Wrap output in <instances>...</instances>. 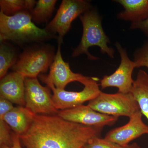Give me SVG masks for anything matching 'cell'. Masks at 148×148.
Instances as JSON below:
<instances>
[{
  "instance_id": "obj_15",
  "label": "cell",
  "mask_w": 148,
  "mask_h": 148,
  "mask_svg": "<svg viewBox=\"0 0 148 148\" xmlns=\"http://www.w3.org/2000/svg\"><path fill=\"white\" fill-rule=\"evenodd\" d=\"M35 114L25 107H14L4 116L2 119L18 135H23L32 125Z\"/></svg>"
},
{
  "instance_id": "obj_18",
  "label": "cell",
  "mask_w": 148,
  "mask_h": 148,
  "mask_svg": "<svg viewBox=\"0 0 148 148\" xmlns=\"http://www.w3.org/2000/svg\"><path fill=\"white\" fill-rule=\"evenodd\" d=\"M18 56L15 49L10 45L1 42L0 45V78L7 74L8 71L16 64Z\"/></svg>"
},
{
  "instance_id": "obj_7",
  "label": "cell",
  "mask_w": 148,
  "mask_h": 148,
  "mask_svg": "<svg viewBox=\"0 0 148 148\" xmlns=\"http://www.w3.org/2000/svg\"><path fill=\"white\" fill-rule=\"evenodd\" d=\"M42 81L47 85L52 90V99L56 110H62L71 109L83 105L85 102L95 99L101 92L98 84L99 79L84 86L83 89L79 92L66 91L57 89L46 75H40Z\"/></svg>"
},
{
  "instance_id": "obj_20",
  "label": "cell",
  "mask_w": 148,
  "mask_h": 148,
  "mask_svg": "<svg viewBox=\"0 0 148 148\" xmlns=\"http://www.w3.org/2000/svg\"><path fill=\"white\" fill-rule=\"evenodd\" d=\"M133 56L136 68L146 67L148 69V40L135 51Z\"/></svg>"
},
{
  "instance_id": "obj_4",
  "label": "cell",
  "mask_w": 148,
  "mask_h": 148,
  "mask_svg": "<svg viewBox=\"0 0 148 148\" xmlns=\"http://www.w3.org/2000/svg\"><path fill=\"white\" fill-rule=\"evenodd\" d=\"M55 55L52 46L42 43H36L24 49L18 56L12 69L25 78H37L50 68Z\"/></svg>"
},
{
  "instance_id": "obj_13",
  "label": "cell",
  "mask_w": 148,
  "mask_h": 148,
  "mask_svg": "<svg viewBox=\"0 0 148 148\" xmlns=\"http://www.w3.org/2000/svg\"><path fill=\"white\" fill-rule=\"evenodd\" d=\"M25 77L13 71L7 74L0 82V97L20 106H25Z\"/></svg>"
},
{
  "instance_id": "obj_11",
  "label": "cell",
  "mask_w": 148,
  "mask_h": 148,
  "mask_svg": "<svg viewBox=\"0 0 148 148\" xmlns=\"http://www.w3.org/2000/svg\"><path fill=\"white\" fill-rule=\"evenodd\" d=\"M61 43H58V49L55 58L51 66L49 73L46 75L47 78L53 84L56 88L65 90L70 83L77 82L84 86L98 79L96 77H86L82 74L72 71L69 63L63 60L61 53Z\"/></svg>"
},
{
  "instance_id": "obj_8",
  "label": "cell",
  "mask_w": 148,
  "mask_h": 148,
  "mask_svg": "<svg viewBox=\"0 0 148 148\" xmlns=\"http://www.w3.org/2000/svg\"><path fill=\"white\" fill-rule=\"evenodd\" d=\"M25 87L26 108L36 114H57L49 87L42 86L37 78H26Z\"/></svg>"
},
{
  "instance_id": "obj_23",
  "label": "cell",
  "mask_w": 148,
  "mask_h": 148,
  "mask_svg": "<svg viewBox=\"0 0 148 148\" xmlns=\"http://www.w3.org/2000/svg\"><path fill=\"white\" fill-rule=\"evenodd\" d=\"M14 108L12 103L0 97V119H2L4 116Z\"/></svg>"
},
{
  "instance_id": "obj_16",
  "label": "cell",
  "mask_w": 148,
  "mask_h": 148,
  "mask_svg": "<svg viewBox=\"0 0 148 148\" xmlns=\"http://www.w3.org/2000/svg\"><path fill=\"white\" fill-rule=\"evenodd\" d=\"M140 112L148 121V73L139 70L131 91Z\"/></svg>"
},
{
  "instance_id": "obj_5",
  "label": "cell",
  "mask_w": 148,
  "mask_h": 148,
  "mask_svg": "<svg viewBox=\"0 0 148 148\" xmlns=\"http://www.w3.org/2000/svg\"><path fill=\"white\" fill-rule=\"evenodd\" d=\"M87 106L98 112L118 118L124 116L129 118L140 111L131 92L110 94L101 91L96 98L89 101Z\"/></svg>"
},
{
  "instance_id": "obj_2",
  "label": "cell",
  "mask_w": 148,
  "mask_h": 148,
  "mask_svg": "<svg viewBox=\"0 0 148 148\" xmlns=\"http://www.w3.org/2000/svg\"><path fill=\"white\" fill-rule=\"evenodd\" d=\"M58 36L49 33L45 28L37 27L32 20L31 12H21L7 16L0 12V41L10 40L20 45L38 43Z\"/></svg>"
},
{
  "instance_id": "obj_12",
  "label": "cell",
  "mask_w": 148,
  "mask_h": 148,
  "mask_svg": "<svg viewBox=\"0 0 148 148\" xmlns=\"http://www.w3.org/2000/svg\"><path fill=\"white\" fill-rule=\"evenodd\" d=\"M143 116L140 111H138L129 118L126 124L109 131L105 139L125 147L133 140L148 134V125L143 121Z\"/></svg>"
},
{
  "instance_id": "obj_19",
  "label": "cell",
  "mask_w": 148,
  "mask_h": 148,
  "mask_svg": "<svg viewBox=\"0 0 148 148\" xmlns=\"http://www.w3.org/2000/svg\"><path fill=\"white\" fill-rule=\"evenodd\" d=\"M36 3L34 0H1V12L8 16L24 11L31 12Z\"/></svg>"
},
{
  "instance_id": "obj_26",
  "label": "cell",
  "mask_w": 148,
  "mask_h": 148,
  "mask_svg": "<svg viewBox=\"0 0 148 148\" xmlns=\"http://www.w3.org/2000/svg\"><path fill=\"white\" fill-rule=\"evenodd\" d=\"M124 148H141L137 143H134L132 144H130Z\"/></svg>"
},
{
  "instance_id": "obj_9",
  "label": "cell",
  "mask_w": 148,
  "mask_h": 148,
  "mask_svg": "<svg viewBox=\"0 0 148 148\" xmlns=\"http://www.w3.org/2000/svg\"><path fill=\"white\" fill-rule=\"evenodd\" d=\"M115 46L120 56V64L113 73L104 76L100 86L102 89L114 87L118 88V92L129 93L131 92L134 82L132 76L133 70L136 68L135 63L130 59L126 49L118 42H116Z\"/></svg>"
},
{
  "instance_id": "obj_10",
  "label": "cell",
  "mask_w": 148,
  "mask_h": 148,
  "mask_svg": "<svg viewBox=\"0 0 148 148\" xmlns=\"http://www.w3.org/2000/svg\"><path fill=\"white\" fill-rule=\"evenodd\" d=\"M57 116L67 121L103 129L105 126L113 125L119 118L98 112L89 106L83 105L58 111Z\"/></svg>"
},
{
  "instance_id": "obj_22",
  "label": "cell",
  "mask_w": 148,
  "mask_h": 148,
  "mask_svg": "<svg viewBox=\"0 0 148 148\" xmlns=\"http://www.w3.org/2000/svg\"><path fill=\"white\" fill-rule=\"evenodd\" d=\"M13 144L10 127L3 120H0V145L11 147Z\"/></svg>"
},
{
  "instance_id": "obj_1",
  "label": "cell",
  "mask_w": 148,
  "mask_h": 148,
  "mask_svg": "<svg viewBox=\"0 0 148 148\" xmlns=\"http://www.w3.org/2000/svg\"><path fill=\"white\" fill-rule=\"evenodd\" d=\"M103 128L67 121L57 116L35 114L32 125L19 135L26 148H83Z\"/></svg>"
},
{
  "instance_id": "obj_3",
  "label": "cell",
  "mask_w": 148,
  "mask_h": 148,
  "mask_svg": "<svg viewBox=\"0 0 148 148\" xmlns=\"http://www.w3.org/2000/svg\"><path fill=\"white\" fill-rule=\"evenodd\" d=\"M79 17L82 24V36L79 45L73 51L72 57L75 58L85 54L89 60H98V57L88 52L89 48L96 46L100 48L101 53L114 58L115 50L108 45L110 41L103 30L102 18L97 10L91 9Z\"/></svg>"
},
{
  "instance_id": "obj_24",
  "label": "cell",
  "mask_w": 148,
  "mask_h": 148,
  "mask_svg": "<svg viewBox=\"0 0 148 148\" xmlns=\"http://www.w3.org/2000/svg\"><path fill=\"white\" fill-rule=\"evenodd\" d=\"M130 29H139L143 32L148 40V18L145 21L131 23Z\"/></svg>"
},
{
  "instance_id": "obj_14",
  "label": "cell",
  "mask_w": 148,
  "mask_h": 148,
  "mask_svg": "<svg viewBox=\"0 0 148 148\" xmlns=\"http://www.w3.org/2000/svg\"><path fill=\"white\" fill-rule=\"evenodd\" d=\"M124 10L117 14L120 20L133 22L145 21L148 18V0H115Z\"/></svg>"
},
{
  "instance_id": "obj_21",
  "label": "cell",
  "mask_w": 148,
  "mask_h": 148,
  "mask_svg": "<svg viewBox=\"0 0 148 148\" xmlns=\"http://www.w3.org/2000/svg\"><path fill=\"white\" fill-rule=\"evenodd\" d=\"M83 148H124L115 143L100 138V136L93 137L88 140Z\"/></svg>"
},
{
  "instance_id": "obj_6",
  "label": "cell",
  "mask_w": 148,
  "mask_h": 148,
  "mask_svg": "<svg viewBox=\"0 0 148 148\" xmlns=\"http://www.w3.org/2000/svg\"><path fill=\"white\" fill-rule=\"evenodd\" d=\"M92 8L90 1L63 0L54 18L45 29L52 34H58V42L62 44L64 36L71 28L73 21Z\"/></svg>"
},
{
  "instance_id": "obj_17",
  "label": "cell",
  "mask_w": 148,
  "mask_h": 148,
  "mask_svg": "<svg viewBox=\"0 0 148 148\" xmlns=\"http://www.w3.org/2000/svg\"><path fill=\"white\" fill-rule=\"evenodd\" d=\"M56 0H39L31 12L32 20L35 24L46 23L52 16Z\"/></svg>"
},
{
  "instance_id": "obj_25",
  "label": "cell",
  "mask_w": 148,
  "mask_h": 148,
  "mask_svg": "<svg viewBox=\"0 0 148 148\" xmlns=\"http://www.w3.org/2000/svg\"><path fill=\"white\" fill-rule=\"evenodd\" d=\"M12 144L11 147L3 146L1 147V148H22L21 147V143H20V139L19 135L15 133H12Z\"/></svg>"
}]
</instances>
